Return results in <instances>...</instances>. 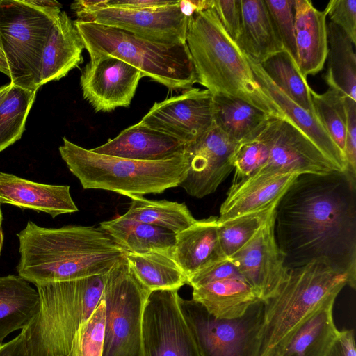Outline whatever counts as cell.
Segmentation results:
<instances>
[{
    "mask_svg": "<svg viewBox=\"0 0 356 356\" xmlns=\"http://www.w3.org/2000/svg\"><path fill=\"white\" fill-rule=\"evenodd\" d=\"M12 86V83H9L8 85H4L0 87V104L6 97L7 93L10 90Z\"/></svg>",
    "mask_w": 356,
    "mask_h": 356,
    "instance_id": "cell-50",
    "label": "cell"
},
{
    "mask_svg": "<svg viewBox=\"0 0 356 356\" xmlns=\"http://www.w3.org/2000/svg\"><path fill=\"white\" fill-rule=\"evenodd\" d=\"M185 146L177 139L138 122L91 150L95 153L119 158L154 161L184 154Z\"/></svg>",
    "mask_w": 356,
    "mask_h": 356,
    "instance_id": "cell-20",
    "label": "cell"
},
{
    "mask_svg": "<svg viewBox=\"0 0 356 356\" xmlns=\"http://www.w3.org/2000/svg\"><path fill=\"white\" fill-rule=\"evenodd\" d=\"M254 78L261 89L277 105L286 118L306 135L339 171L346 170L343 153L335 145L318 118L288 97L268 76L260 64L248 58Z\"/></svg>",
    "mask_w": 356,
    "mask_h": 356,
    "instance_id": "cell-22",
    "label": "cell"
},
{
    "mask_svg": "<svg viewBox=\"0 0 356 356\" xmlns=\"http://www.w3.org/2000/svg\"><path fill=\"white\" fill-rule=\"evenodd\" d=\"M192 299L213 316L232 319L243 316L259 301L254 289L243 279L229 278L193 289Z\"/></svg>",
    "mask_w": 356,
    "mask_h": 356,
    "instance_id": "cell-28",
    "label": "cell"
},
{
    "mask_svg": "<svg viewBox=\"0 0 356 356\" xmlns=\"http://www.w3.org/2000/svg\"><path fill=\"white\" fill-rule=\"evenodd\" d=\"M186 43L197 83L213 95L238 98L272 117L286 118L257 82L248 58L227 34L213 8L190 18Z\"/></svg>",
    "mask_w": 356,
    "mask_h": 356,
    "instance_id": "cell-3",
    "label": "cell"
},
{
    "mask_svg": "<svg viewBox=\"0 0 356 356\" xmlns=\"http://www.w3.org/2000/svg\"><path fill=\"white\" fill-rule=\"evenodd\" d=\"M125 257L138 282L149 291L179 290L188 277L171 251L126 253Z\"/></svg>",
    "mask_w": 356,
    "mask_h": 356,
    "instance_id": "cell-31",
    "label": "cell"
},
{
    "mask_svg": "<svg viewBox=\"0 0 356 356\" xmlns=\"http://www.w3.org/2000/svg\"><path fill=\"white\" fill-rule=\"evenodd\" d=\"M3 242V233L1 225H0V254H1V249H2Z\"/></svg>",
    "mask_w": 356,
    "mask_h": 356,
    "instance_id": "cell-51",
    "label": "cell"
},
{
    "mask_svg": "<svg viewBox=\"0 0 356 356\" xmlns=\"http://www.w3.org/2000/svg\"><path fill=\"white\" fill-rule=\"evenodd\" d=\"M325 11L317 10L309 0L294 1L295 38L298 67L307 78L324 67L328 52Z\"/></svg>",
    "mask_w": 356,
    "mask_h": 356,
    "instance_id": "cell-21",
    "label": "cell"
},
{
    "mask_svg": "<svg viewBox=\"0 0 356 356\" xmlns=\"http://www.w3.org/2000/svg\"><path fill=\"white\" fill-rule=\"evenodd\" d=\"M328 52L323 79L329 88L356 101V56L346 33L330 22L327 24Z\"/></svg>",
    "mask_w": 356,
    "mask_h": 356,
    "instance_id": "cell-30",
    "label": "cell"
},
{
    "mask_svg": "<svg viewBox=\"0 0 356 356\" xmlns=\"http://www.w3.org/2000/svg\"><path fill=\"white\" fill-rule=\"evenodd\" d=\"M177 4L154 8H101L76 12L77 20L120 29L158 43H186L190 18Z\"/></svg>",
    "mask_w": 356,
    "mask_h": 356,
    "instance_id": "cell-12",
    "label": "cell"
},
{
    "mask_svg": "<svg viewBox=\"0 0 356 356\" xmlns=\"http://www.w3.org/2000/svg\"><path fill=\"white\" fill-rule=\"evenodd\" d=\"M36 92L12 83L0 104V152L22 137Z\"/></svg>",
    "mask_w": 356,
    "mask_h": 356,
    "instance_id": "cell-36",
    "label": "cell"
},
{
    "mask_svg": "<svg viewBox=\"0 0 356 356\" xmlns=\"http://www.w3.org/2000/svg\"><path fill=\"white\" fill-rule=\"evenodd\" d=\"M299 175L296 172L255 174L232 182L220 206L218 222H225L277 202Z\"/></svg>",
    "mask_w": 356,
    "mask_h": 356,
    "instance_id": "cell-18",
    "label": "cell"
},
{
    "mask_svg": "<svg viewBox=\"0 0 356 356\" xmlns=\"http://www.w3.org/2000/svg\"><path fill=\"white\" fill-rule=\"evenodd\" d=\"M99 228L126 253L172 252L176 241V234L170 231L122 216L101 222Z\"/></svg>",
    "mask_w": 356,
    "mask_h": 356,
    "instance_id": "cell-29",
    "label": "cell"
},
{
    "mask_svg": "<svg viewBox=\"0 0 356 356\" xmlns=\"http://www.w3.org/2000/svg\"><path fill=\"white\" fill-rule=\"evenodd\" d=\"M325 356H356L354 330L339 331Z\"/></svg>",
    "mask_w": 356,
    "mask_h": 356,
    "instance_id": "cell-45",
    "label": "cell"
},
{
    "mask_svg": "<svg viewBox=\"0 0 356 356\" xmlns=\"http://www.w3.org/2000/svg\"><path fill=\"white\" fill-rule=\"evenodd\" d=\"M74 23L90 58H118L170 90H186L197 83L186 43L164 44L98 23Z\"/></svg>",
    "mask_w": 356,
    "mask_h": 356,
    "instance_id": "cell-7",
    "label": "cell"
},
{
    "mask_svg": "<svg viewBox=\"0 0 356 356\" xmlns=\"http://www.w3.org/2000/svg\"><path fill=\"white\" fill-rule=\"evenodd\" d=\"M242 25L236 44L253 62L261 64L285 51L265 0H241Z\"/></svg>",
    "mask_w": 356,
    "mask_h": 356,
    "instance_id": "cell-25",
    "label": "cell"
},
{
    "mask_svg": "<svg viewBox=\"0 0 356 356\" xmlns=\"http://www.w3.org/2000/svg\"><path fill=\"white\" fill-rule=\"evenodd\" d=\"M150 293L134 276L125 257L108 273L102 293L106 305L102 356H143V313Z\"/></svg>",
    "mask_w": 356,
    "mask_h": 356,
    "instance_id": "cell-9",
    "label": "cell"
},
{
    "mask_svg": "<svg viewBox=\"0 0 356 356\" xmlns=\"http://www.w3.org/2000/svg\"><path fill=\"white\" fill-rule=\"evenodd\" d=\"M123 217L154 225L175 234L187 229L196 220L184 203L166 200H151L143 197L131 198Z\"/></svg>",
    "mask_w": 356,
    "mask_h": 356,
    "instance_id": "cell-33",
    "label": "cell"
},
{
    "mask_svg": "<svg viewBox=\"0 0 356 356\" xmlns=\"http://www.w3.org/2000/svg\"><path fill=\"white\" fill-rule=\"evenodd\" d=\"M213 0H184L179 1L181 12L191 18L195 13L213 8Z\"/></svg>",
    "mask_w": 356,
    "mask_h": 356,
    "instance_id": "cell-47",
    "label": "cell"
},
{
    "mask_svg": "<svg viewBox=\"0 0 356 356\" xmlns=\"http://www.w3.org/2000/svg\"><path fill=\"white\" fill-rule=\"evenodd\" d=\"M179 306L200 356H261L264 302L252 305L236 318L220 319L193 299L181 296Z\"/></svg>",
    "mask_w": 356,
    "mask_h": 356,
    "instance_id": "cell-10",
    "label": "cell"
},
{
    "mask_svg": "<svg viewBox=\"0 0 356 356\" xmlns=\"http://www.w3.org/2000/svg\"><path fill=\"white\" fill-rule=\"evenodd\" d=\"M330 22L341 28L356 44V0H331L324 10Z\"/></svg>",
    "mask_w": 356,
    "mask_h": 356,
    "instance_id": "cell-41",
    "label": "cell"
},
{
    "mask_svg": "<svg viewBox=\"0 0 356 356\" xmlns=\"http://www.w3.org/2000/svg\"><path fill=\"white\" fill-rule=\"evenodd\" d=\"M274 213L275 210L251 239L229 257L262 302L277 293L289 270L275 241Z\"/></svg>",
    "mask_w": 356,
    "mask_h": 356,
    "instance_id": "cell-16",
    "label": "cell"
},
{
    "mask_svg": "<svg viewBox=\"0 0 356 356\" xmlns=\"http://www.w3.org/2000/svg\"><path fill=\"white\" fill-rule=\"evenodd\" d=\"M334 170L339 171L306 135L284 118L280 120L268 161L256 174L324 175Z\"/></svg>",
    "mask_w": 356,
    "mask_h": 356,
    "instance_id": "cell-17",
    "label": "cell"
},
{
    "mask_svg": "<svg viewBox=\"0 0 356 356\" xmlns=\"http://www.w3.org/2000/svg\"><path fill=\"white\" fill-rule=\"evenodd\" d=\"M33 4L43 7V8H51V7H58L61 8V4L56 1H41V0H32L30 1Z\"/></svg>",
    "mask_w": 356,
    "mask_h": 356,
    "instance_id": "cell-48",
    "label": "cell"
},
{
    "mask_svg": "<svg viewBox=\"0 0 356 356\" xmlns=\"http://www.w3.org/2000/svg\"><path fill=\"white\" fill-rule=\"evenodd\" d=\"M260 65L268 76L288 97L316 116L312 101V88L289 54L282 51Z\"/></svg>",
    "mask_w": 356,
    "mask_h": 356,
    "instance_id": "cell-35",
    "label": "cell"
},
{
    "mask_svg": "<svg viewBox=\"0 0 356 356\" xmlns=\"http://www.w3.org/2000/svg\"><path fill=\"white\" fill-rule=\"evenodd\" d=\"M213 9L227 34L236 42L242 25L241 0H213Z\"/></svg>",
    "mask_w": 356,
    "mask_h": 356,
    "instance_id": "cell-43",
    "label": "cell"
},
{
    "mask_svg": "<svg viewBox=\"0 0 356 356\" xmlns=\"http://www.w3.org/2000/svg\"><path fill=\"white\" fill-rule=\"evenodd\" d=\"M335 300H327L306 318L275 356H325L339 333L333 318Z\"/></svg>",
    "mask_w": 356,
    "mask_h": 356,
    "instance_id": "cell-26",
    "label": "cell"
},
{
    "mask_svg": "<svg viewBox=\"0 0 356 356\" xmlns=\"http://www.w3.org/2000/svg\"><path fill=\"white\" fill-rule=\"evenodd\" d=\"M17 236L18 275L35 286L107 273L126 254L94 226L47 228L29 221Z\"/></svg>",
    "mask_w": 356,
    "mask_h": 356,
    "instance_id": "cell-2",
    "label": "cell"
},
{
    "mask_svg": "<svg viewBox=\"0 0 356 356\" xmlns=\"http://www.w3.org/2000/svg\"><path fill=\"white\" fill-rule=\"evenodd\" d=\"M295 0H265L284 50L298 65L295 38Z\"/></svg>",
    "mask_w": 356,
    "mask_h": 356,
    "instance_id": "cell-40",
    "label": "cell"
},
{
    "mask_svg": "<svg viewBox=\"0 0 356 356\" xmlns=\"http://www.w3.org/2000/svg\"><path fill=\"white\" fill-rule=\"evenodd\" d=\"M274 233L287 268L323 261L346 273L355 289L356 177L299 175L277 204Z\"/></svg>",
    "mask_w": 356,
    "mask_h": 356,
    "instance_id": "cell-1",
    "label": "cell"
},
{
    "mask_svg": "<svg viewBox=\"0 0 356 356\" xmlns=\"http://www.w3.org/2000/svg\"><path fill=\"white\" fill-rule=\"evenodd\" d=\"M171 253L188 279L211 263L225 258L219 241L218 216L196 220L177 234Z\"/></svg>",
    "mask_w": 356,
    "mask_h": 356,
    "instance_id": "cell-23",
    "label": "cell"
},
{
    "mask_svg": "<svg viewBox=\"0 0 356 356\" xmlns=\"http://www.w3.org/2000/svg\"><path fill=\"white\" fill-rule=\"evenodd\" d=\"M280 119L270 118L257 133L238 143L232 159V182L254 175L266 165Z\"/></svg>",
    "mask_w": 356,
    "mask_h": 356,
    "instance_id": "cell-34",
    "label": "cell"
},
{
    "mask_svg": "<svg viewBox=\"0 0 356 356\" xmlns=\"http://www.w3.org/2000/svg\"><path fill=\"white\" fill-rule=\"evenodd\" d=\"M0 204L56 216L79 211L67 185L35 182L0 172Z\"/></svg>",
    "mask_w": 356,
    "mask_h": 356,
    "instance_id": "cell-19",
    "label": "cell"
},
{
    "mask_svg": "<svg viewBox=\"0 0 356 356\" xmlns=\"http://www.w3.org/2000/svg\"><path fill=\"white\" fill-rule=\"evenodd\" d=\"M0 72L3 73L7 76L10 77V71L7 64L6 58L2 52L0 47Z\"/></svg>",
    "mask_w": 356,
    "mask_h": 356,
    "instance_id": "cell-49",
    "label": "cell"
},
{
    "mask_svg": "<svg viewBox=\"0 0 356 356\" xmlns=\"http://www.w3.org/2000/svg\"><path fill=\"white\" fill-rule=\"evenodd\" d=\"M178 290L152 291L143 319V356H200L181 312Z\"/></svg>",
    "mask_w": 356,
    "mask_h": 356,
    "instance_id": "cell-11",
    "label": "cell"
},
{
    "mask_svg": "<svg viewBox=\"0 0 356 356\" xmlns=\"http://www.w3.org/2000/svg\"><path fill=\"white\" fill-rule=\"evenodd\" d=\"M39 293L19 275L0 277V343L11 332L26 328L40 310Z\"/></svg>",
    "mask_w": 356,
    "mask_h": 356,
    "instance_id": "cell-27",
    "label": "cell"
},
{
    "mask_svg": "<svg viewBox=\"0 0 356 356\" xmlns=\"http://www.w3.org/2000/svg\"><path fill=\"white\" fill-rule=\"evenodd\" d=\"M277 202L218 223L219 241L226 257H232L251 239L273 213Z\"/></svg>",
    "mask_w": 356,
    "mask_h": 356,
    "instance_id": "cell-37",
    "label": "cell"
},
{
    "mask_svg": "<svg viewBox=\"0 0 356 356\" xmlns=\"http://www.w3.org/2000/svg\"><path fill=\"white\" fill-rule=\"evenodd\" d=\"M143 73L111 56L90 58L82 70L80 86L83 98L96 112L129 107Z\"/></svg>",
    "mask_w": 356,
    "mask_h": 356,
    "instance_id": "cell-15",
    "label": "cell"
},
{
    "mask_svg": "<svg viewBox=\"0 0 356 356\" xmlns=\"http://www.w3.org/2000/svg\"><path fill=\"white\" fill-rule=\"evenodd\" d=\"M139 123L187 145L214 126L213 95L206 89L191 88L154 103Z\"/></svg>",
    "mask_w": 356,
    "mask_h": 356,
    "instance_id": "cell-13",
    "label": "cell"
},
{
    "mask_svg": "<svg viewBox=\"0 0 356 356\" xmlns=\"http://www.w3.org/2000/svg\"><path fill=\"white\" fill-rule=\"evenodd\" d=\"M348 284L346 273L320 261L289 269L277 293L263 302L261 356H275L306 318Z\"/></svg>",
    "mask_w": 356,
    "mask_h": 356,
    "instance_id": "cell-6",
    "label": "cell"
},
{
    "mask_svg": "<svg viewBox=\"0 0 356 356\" xmlns=\"http://www.w3.org/2000/svg\"><path fill=\"white\" fill-rule=\"evenodd\" d=\"M238 143L214 124L197 140L185 146L188 168L179 186L197 198L215 192L234 170L232 159Z\"/></svg>",
    "mask_w": 356,
    "mask_h": 356,
    "instance_id": "cell-14",
    "label": "cell"
},
{
    "mask_svg": "<svg viewBox=\"0 0 356 356\" xmlns=\"http://www.w3.org/2000/svg\"><path fill=\"white\" fill-rule=\"evenodd\" d=\"M346 129L343 154L346 170L356 177V101L344 96Z\"/></svg>",
    "mask_w": 356,
    "mask_h": 356,
    "instance_id": "cell-44",
    "label": "cell"
},
{
    "mask_svg": "<svg viewBox=\"0 0 356 356\" xmlns=\"http://www.w3.org/2000/svg\"><path fill=\"white\" fill-rule=\"evenodd\" d=\"M229 278L243 279L229 258L216 261L191 276L187 284L193 289L201 285Z\"/></svg>",
    "mask_w": 356,
    "mask_h": 356,
    "instance_id": "cell-42",
    "label": "cell"
},
{
    "mask_svg": "<svg viewBox=\"0 0 356 356\" xmlns=\"http://www.w3.org/2000/svg\"><path fill=\"white\" fill-rule=\"evenodd\" d=\"M0 356H29L26 339L22 332L12 340L0 343Z\"/></svg>",
    "mask_w": 356,
    "mask_h": 356,
    "instance_id": "cell-46",
    "label": "cell"
},
{
    "mask_svg": "<svg viewBox=\"0 0 356 356\" xmlns=\"http://www.w3.org/2000/svg\"><path fill=\"white\" fill-rule=\"evenodd\" d=\"M214 124L239 143L257 133L272 117L236 97L213 95Z\"/></svg>",
    "mask_w": 356,
    "mask_h": 356,
    "instance_id": "cell-32",
    "label": "cell"
},
{
    "mask_svg": "<svg viewBox=\"0 0 356 356\" xmlns=\"http://www.w3.org/2000/svg\"><path fill=\"white\" fill-rule=\"evenodd\" d=\"M60 8H43L30 0H0V47L10 83L38 91L43 49Z\"/></svg>",
    "mask_w": 356,
    "mask_h": 356,
    "instance_id": "cell-8",
    "label": "cell"
},
{
    "mask_svg": "<svg viewBox=\"0 0 356 356\" xmlns=\"http://www.w3.org/2000/svg\"><path fill=\"white\" fill-rule=\"evenodd\" d=\"M108 273L36 285L40 310L22 332L29 356H67L80 325L99 302Z\"/></svg>",
    "mask_w": 356,
    "mask_h": 356,
    "instance_id": "cell-5",
    "label": "cell"
},
{
    "mask_svg": "<svg viewBox=\"0 0 356 356\" xmlns=\"http://www.w3.org/2000/svg\"><path fill=\"white\" fill-rule=\"evenodd\" d=\"M83 44L74 25L61 11L43 49L40 70V86L65 76L83 62Z\"/></svg>",
    "mask_w": 356,
    "mask_h": 356,
    "instance_id": "cell-24",
    "label": "cell"
},
{
    "mask_svg": "<svg viewBox=\"0 0 356 356\" xmlns=\"http://www.w3.org/2000/svg\"><path fill=\"white\" fill-rule=\"evenodd\" d=\"M63 141L60 156L84 189L109 191L130 198L159 194L179 186L188 168L184 153L144 161L95 153L65 137Z\"/></svg>",
    "mask_w": 356,
    "mask_h": 356,
    "instance_id": "cell-4",
    "label": "cell"
},
{
    "mask_svg": "<svg viewBox=\"0 0 356 356\" xmlns=\"http://www.w3.org/2000/svg\"><path fill=\"white\" fill-rule=\"evenodd\" d=\"M106 305L102 298L79 330L80 356H102L105 338Z\"/></svg>",
    "mask_w": 356,
    "mask_h": 356,
    "instance_id": "cell-39",
    "label": "cell"
},
{
    "mask_svg": "<svg viewBox=\"0 0 356 356\" xmlns=\"http://www.w3.org/2000/svg\"><path fill=\"white\" fill-rule=\"evenodd\" d=\"M311 96L316 118L343 154L346 129L345 95L329 88L323 94L312 89Z\"/></svg>",
    "mask_w": 356,
    "mask_h": 356,
    "instance_id": "cell-38",
    "label": "cell"
},
{
    "mask_svg": "<svg viewBox=\"0 0 356 356\" xmlns=\"http://www.w3.org/2000/svg\"><path fill=\"white\" fill-rule=\"evenodd\" d=\"M2 220H3V216H2V211H1V204H0V225H1V223H2Z\"/></svg>",
    "mask_w": 356,
    "mask_h": 356,
    "instance_id": "cell-52",
    "label": "cell"
}]
</instances>
